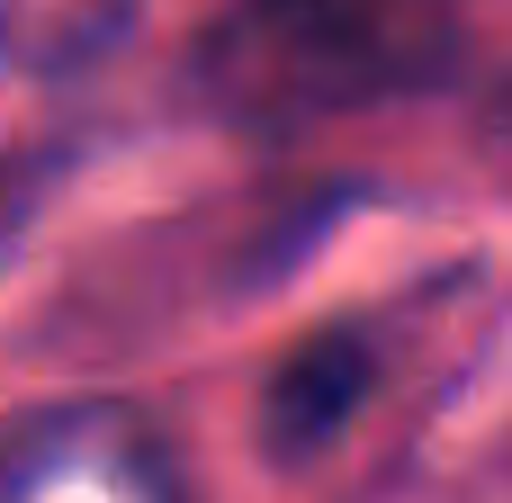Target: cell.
I'll return each instance as SVG.
<instances>
[{
  "mask_svg": "<svg viewBox=\"0 0 512 503\" xmlns=\"http://www.w3.org/2000/svg\"><path fill=\"white\" fill-rule=\"evenodd\" d=\"M459 0H234L198 45V90L243 126H315L441 90Z\"/></svg>",
  "mask_w": 512,
  "mask_h": 503,
  "instance_id": "1",
  "label": "cell"
},
{
  "mask_svg": "<svg viewBox=\"0 0 512 503\" xmlns=\"http://www.w3.org/2000/svg\"><path fill=\"white\" fill-rule=\"evenodd\" d=\"M135 0H0V225L63 162Z\"/></svg>",
  "mask_w": 512,
  "mask_h": 503,
  "instance_id": "2",
  "label": "cell"
},
{
  "mask_svg": "<svg viewBox=\"0 0 512 503\" xmlns=\"http://www.w3.org/2000/svg\"><path fill=\"white\" fill-rule=\"evenodd\" d=\"M0 503H180V477L126 405H45L0 432Z\"/></svg>",
  "mask_w": 512,
  "mask_h": 503,
  "instance_id": "3",
  "label": "cell"
}]
</instances>
